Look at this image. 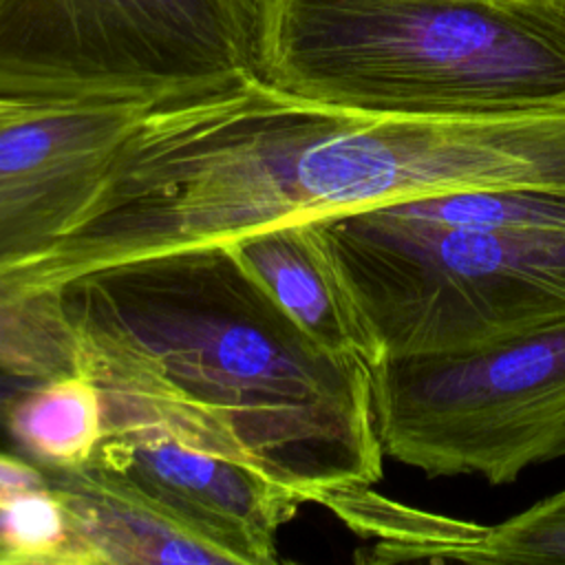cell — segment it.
<instances>
[{"label":"cell","mask_w":565,"mask_h":565,"mask_svg":"<svg viewBox=\"0 0 565 565\" xmlns=\"http://www.w3.org/2000/svg\"><path fill=\"white\" fill-rule=\"evenodd\" d=\"M57 291L106 426H152L302 503L382 477L371 362L316 342L225 245L97 267Z\"/></svg>","instance_id":"obj_1"},{"label":"cell","mask_w":565,"mask_h":565,"mask_svg":"<svg viewBox=\"0 0 565 565\" xmlns=\"http://www.w3.org/2000/svg\"><path fill=\"white\" fill-rule=\"evenodd\" d=\"M258 75L369 115L565 110V22L541 0H265Z\"/></svg>","instance_id":"obj_2"},{"label":"cell","mask_w":565,"mask_h":565,"mask_svg":"<svg viewBox=\"0 0 565 565\" xmlns=\"http://www.w3.org/2000/svg\"><path fill=\"white\" fill-rule=\"evenodd\" d=\"M265 0H0V106L188 104L260 79Z\"/></svg>","instance_id":"obj_3"},{"label":"cell","mask_w":565,"mask_h":565,"mask_svg":"<svg viewBox=\"0 0 565 565\" xmlns=\"http://www.w3.org/2000/svg\"><path fill=\"white\" fill-rule=\"evenodd\" d=\"M316 223L380 358L477 349L565 320V232L435 225L384 207Z\"/></svg>","instance_id":"obj_4"},{"label":"cell","mask_w":565,"mask_h":565,"mask_svg":"<svg viewBox=\"0 0 565 565\" xmlns=\"http://www.w3.org/2000/svg\"><path fill=\"white\" fill-rule=\"evenodd\" d=\"M371 399L384 457L510 483L565 457V320L466 351L382 355Z\"/></svg>","instance_id":"obj_5"},{"label":"cell","mask_w":565,"mask_h":565,"mask_svg":"<svg viewBox=\"0 0 565 565\" xmlns=\"http://www.w3.org/2000/svg\"><path fill=\"white\" fill-rule=\"evenodd\" d=\"M221 550L232 565H269L300 497L269 477L152 426H106L90 461Z\"/></svg>","instance_id":"obj_6"},{"label":"cell","mask_w":565,"mask_h":565,"mask_svg":"<svg viewBox=\"0 0 565 565\" xmlns=\"http://www.w3.org/2000/svg\"><path fill=\"white\" fill-rule=\"evenodd\" d=\"M150 110H26L0 124V274L42 260Z\"/></svg>","instance_id":"obj_7"},{"label":"cell","mask_w":565,"mask_h":565,"mask_svg":"<svg viewBox=\"0 0 565 565\" xmlns=\"http://www.w3.org/2000/svg\"><path fill=\"white\" fill-rule=\"evenodd\" d=\"M351 527L375 539L373 563H565V490L497 525L411 510L369 490L351 510Z\"/></svg>","instance_id":"obj_8"},{"label":"cell","mask_w":565,"mask_h":565,"mask_svg":"<svg viewBox=\"0 0 565 565\" xmlns=\"http://www.w3.org/2000/svg\"><path fill=\"white\" fill-rule=\"evenodd\" d=\"M225 247L316 342L371 364L380 358L377 344L340 282L316 218L252 232Z\"/></svg>","instance_id":"obj_9"},{"label":"cell","mask_w":565,"mask_h":565,"mask_svg":"<svg viewBox=\"0 0 565 565\" xmlns=\"http://www.w3.org/2000/svg\"><path fill=\"white\" fill-rule=\"evenodd\" d=\"M46 477L71 514L88 565L230 563L212 543L90 463L46 470Z\"/></svg>","instance_id":"obj_10"},{"label":"cell","mask_w":565,"mask_h":565,"mask_svg":"<svg viewBox=\"0 0 565 565\" xmlns=\"http://www.w3.org/2000/svg\"><path fill=\"white\" fill-rule=\"evenodd\" d=\"M13 450L46 470L93 461L106 435L99 384L86 371L33 380L9 411Z\"/></svg>","instance_id":"obj_11"},{"label":"cell","mask_w":565,"mask_h":565,"mask_svg":"<svg viewBox=\"0 0 565 565\" xmlns=\"http://www.w3.org/2000/svg\"><path fill=\"white\" fill-rule=\"evenodd\" d=\"M0 369L29 380L82 369L79 342L57 287L0 274Z\"/></svg>","instance_id":"obj_12"},{"label":"cell","mask_w":565,"mask_h":565,"mask_svg":"<svg viewBox=\"0 0 565 565\" xmlns=\"http://www.w3.org/2000/svg\"><path fill=\"white\" fill-rule=\"evenodd\" d=\"M0 565H88L71 514L51 483L0 505Z\"/></svg>","instance_id":"obj_13"},{"label":"cell","mask_w":565,"mask_h":565,"mask_svg":"<svg viewBox=\"0 0 565 565\" xmlns=\"http://www.w3.org/2000/svg\"><path fill=\"white\" fill-rule=\"evenodd\" d=\"M49 483L46 470L13 448H0V505Z\"/></svg>","instance_id":"obj_14"},{"label":"cell","mask_w":565,"mask_h":565,"mask_svg":"<svg viewBox=\"0 0 565 565\" xmlns=\"http://www.w3.org/2000/svg\"><path fill=\"white\" fill-rule=\"evenodd\" d=\"M33 380L29 377H20L13 373H7L0 369V448H13L11 446V437H9V411L15 402V397L31 384Z\"/></svg>","instance_id":"obj_15"},{"label":"cell","mask_w":565,"mask_h":565,"mask_svg":"<svg viewBox=\"0 0 565 565\" xmlns=\"http://www.w3.org/2000/svg\"><path fill=\"white\" fill-rule=\"evenodd\" d=\"M29 108H18V106H0V124H4L11 117H18L20 113H26Z\"/></svg>","instance_id":"obj_16"},{"label":"cell","mask_w":565,"mask_h":565,"mask_svg":"<svg viewBox=\"0 0 565 565\" xmlns=\"http://www.w3.org/2000/svg\"><path fill=\"white\" fill-rule=\"evenodd\" d=\"M541 2L547 4L565 22V0H541Z\"/></svg>","instance_id":"obj_17"}]
</instances>
